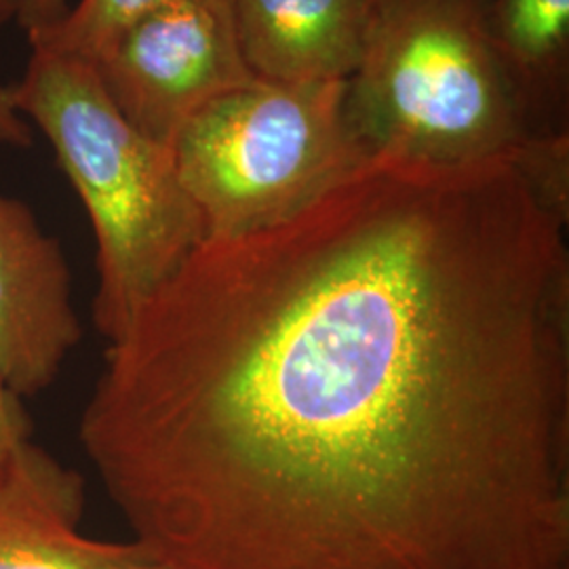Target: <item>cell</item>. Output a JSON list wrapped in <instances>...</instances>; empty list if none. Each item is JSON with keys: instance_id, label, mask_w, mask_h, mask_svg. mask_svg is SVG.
I'll return each mask as SVG.
<instances>
[{"instance_id": "obj_3", "label": "cell", "mask_w": 569, "mask_h": 569, "mask_svg": "<svg viewBox=\"0 0 569 569\" xmlns=\"http://www.w3.org/2000/svg\"><path fill=\"white\" fill-rule=\"evenodd\" d=\"M345 108L371 159L483 163L542 138L491 41L488 0H378Z\"/></svg>"}, {"instance_id": "obj_12", "label": "cell", "mask_w": 569, "mask_h": 569, "mask_svg": "<svg viewBox=\"0 0 569 569\" xmlns=\"http://www.w3.org/2000/svg\"><path fill=\"white\" fill-rule=\"evenodd\" d=\"M16 21L28 34V41L51 30L68 13V0H13Z\"/></svg>"}, {"instance_id": "obj_1", "label": "cell", "mask_w": 569, "mask_h": 569, "mask_svg": "<svg viewBox=\"0 0 569 569\" xmlns=\"http://www.w3.org/2000/svg\"><path fill=\"white\" fill-rule=\"evenodd\" d=\"M569 203L373 157L204 239L106 350L81 443L163 569H569Z\"/></svg>"}, {"instance_id": "obj_7", "label": "cell", "mask_w": 569, "mask_h": 569, "mask_svg": "<svg viewBox=\"0 0 569 569\" xmlns=\"http://www.w3.org/2000/svg\"><path fill=\"white\" fill-rule=\"evenodd\" d=\"M84 481L23 441L0 465V569H163L138 542H102L79 531Z\"/></svg>"}, {"instance_id": "obj_10", "label": "cell", "mask_w": 569, "mask_h": 569, "mask_svg": "<svg viewBox=\"0 0 569 569\" xmlns=\"http://www.w3.org/2000/svg\"><path fill=\"white\" fill-rule=\"evenodd\" d=\"M178 0H79L77 7L32 39V51H51L93 63L122 32L148 13Z\"/></svg>"}, {"instance_id": "obj_11", "label": "cell", "mask_w": 569, "mask_h": 569, "mask_svg": "<svg viewBox=\"0 0 569 569\" xmlns=\"http://www.w3.org/2000/svg\"><path fill=\"white\" fill-rule=\"evenodd\" d=\"M32 435V425L28 413L21 407L20 397L0 382V465L9 453Z\"/></svg>"}, {"instance_id": "obj_9", "label": "cell", "mask_w": 569, "mask_h": 569, "mask_svg": "<svg viewBox=\"0 0 569 569\" xmlns=\"http://www.w3.org/2000/svg\"><path fill=\"white\" fill-rule=\"evenodd\" d=\"M489 34L533 131L569 133V0H488Z\"/></svg>"}, {"instance_id": "obj_5", "label": "cell", "mask_w": 569, "mask_h": 569, "mask_svg": "<svg viewBox=\"0 0 569 569\" xmlns=\"http://www.w3.org/2000/svg\"><path fill=\"white\" fill-rule=\"evenodd\" d=\"M91 68L122 117L167 146L204 106L258 82L226 0H178L148 13Z\"/></svg>"}, {"instance_id": "obj_8", "label": "cell", "mask_w": 569, "mask_h": 569, "mask_svg": "<svg viewBox=\"0 0 569 569\" xmlns=\"http://www.w3.org/2000/svg\"><path fill=\"white\" fill-rule=\"evenodd\" d=\"M247 68L274 84L348 81L373 0H226Z\"/></svg>"}, {"instance_id": "obj_2", "label": "cell", "mask_w": 569, "mask_h": 569, "mask_svg": "<svg viewBox=\"0 0 569 569\" xmlns=\"http://www.w3.org/2000/svg\"><path fill=\"white\" fill-rule=\"evenodd\" d=\"M13 106L51 142L98 243L93 323L117 342L133 317L204 241L171 146L119 112L87 61L32 51Z\"/></svg>"}, {"instance_id": "obj_6", "label": "cell", "mask_w": 569, "mask_h": 569, "mask_svg": "<svg viewBox=\"0 0 569 569\" xmlns=\"http://www.w3.org/2000/svg\"><path fill=\"white\" fill-rule=\"evenodd\" d=\"M81 333L60 241L0 194V382L20 399L47 390Z\"/></svg>"}, {"instance_id": "obj_14", "label": "cell", "mask_w": 569, "mask_h": 569, "mask_svg": "<svg viewBox=\"0 0 569 569\" xmlns=\"http://www.w3.org/2000/svg\"><path fill=\"white\" fill-rule=\"evenodd\" d=\"M16 20V2L13 0H0V26L7 21Z\"/></svg>"}, {"instance_id": "obj_15", "label": "cell", "mask_w": 569, "mask_h": 569, "mask_svg": "<svg viewBox=\"0 0 569 569\" xmlns=\"http://www.w3.org/2000/svg\"><path fill=\"white\" fill-rule=\"evenodd\" d=\"M373 2H378V0H373Z\"/></svg>"}, {"instance_id": "obj_4", "label": "cell", "mask_w": 569, "mask_h": 569, "mask_svg": "<svg viewBox=\"0 0 569 569\" xmlns=\"http://www.w3.org/2000/svg\"><path fill=\"white\" fill-rule=\"evenodd\" d=\"M346 81H258L204 106L171 143L204 239L283 224L371 157L346 121Z\"/></svg>"}, {"instance_id": "obj_13", "label": "cell", "mask_w": 569, "mask_h": 569, "mask_svg": "<svg viewBox=\"0 0 569 569\" xmlns=\"http://www.w3.org/2000/svg\"><path fill=\"white\" fill-rule=\"evenodd\" d=\"M28 122L21 119L20 112L13 106L11 87H0V142L26 148L32 142Z\"/></svg>"}]
</instances>
